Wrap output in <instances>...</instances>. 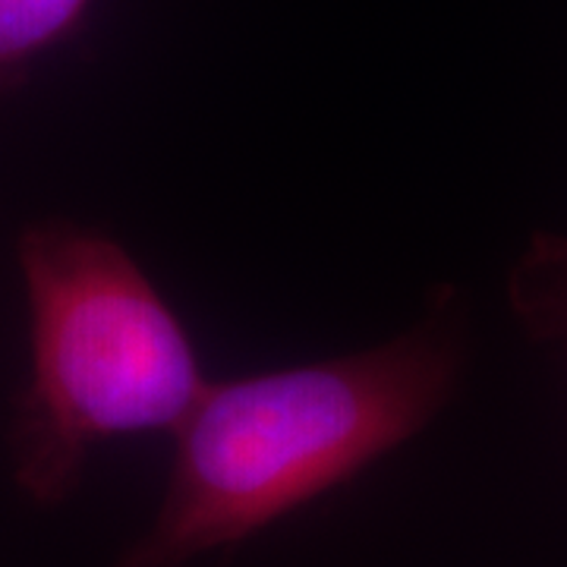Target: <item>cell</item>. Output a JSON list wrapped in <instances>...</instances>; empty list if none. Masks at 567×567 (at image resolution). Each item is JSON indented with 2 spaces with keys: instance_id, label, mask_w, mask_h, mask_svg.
Masks as SVG:
<instances>
[{
  "instance_id": "cell-2",
  "label": "cell",
  "mask_w": 567,
  "mask_h": 567,
  "mask_svg": "<svg viewBox=\"0 0 567 567\" xmlns=\"http://www.w3.org/2000/svg\"><path fill=\"white\" fill-rule=\"evenodd\" d=\"M29 306V382L10 432L29 498L58 505L111 439L177 432L208 379L177 312L117 240L80 224L17 246Z\"/></svg>"
},
{
  "instance_id": "cell-3",
  "label": "cell",
  "mask_w": 567,
  "mask_h": 567,
  "mask_svg": "<svg viewBox=\"0 0 567 567\" xmlns=\"http://www.w3.org/2000/svg\"><path fill=\"white\" fill-rule=\"evenodd\" d=\"M507 306L536 344L567 353V237L536 230L507 271Z\"/></svg>"
},
{
  "instance_id": "cell-1",
  "label": "cell",
  "mask_w": 567,
  "mask_h": 567,
  "mask_svg": "<svg viewBox=\"0 0 567 567\" xmlns=\"http://www.w3.org/2000/svg\"><path fill=\"white\" fill-rule=\"evenodd\" d=\"M466 357L470 309L445 284L385 344L208 382L174 432L162 505L114 567H196L353 480L451 404Z\"/></svg>"
},
{
  "instance_id": "cell-4",
  "label": "cell",
  "mask_w": 567,
  "mask_h": 567,
  "mask_svg": "<svg viewBox=\"0 0 567 567\" xmlns=\"http://www.w3.org/2000/svg\"><path fill=\"white\" fill-rule=\"evenodd\" d=\"M92 0H0V89L66 41Z\"/></svg>"
}]
</instances>
